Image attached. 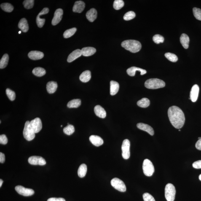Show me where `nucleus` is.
<instances>
[{
  "label": "nucleus",
  "mask_w": 201,
  "mask_h": 201,
  "mask_svg": "<svg viewBox=\"0 0 201 201\" xmlns=\"http://www.w3.org/2000/svg\"><path fill=\"white\" fill-rule=\"evenodd\" d=\"M199 180H200V181H201V174H200V175H199Z\"/></svg>",
  "instance_id": "nucleus-50"
},
{
  "label": "nucleus",
  "mask_w": 201,
  "mask_h": 201,
  "mask_svg": "<svg viewBox=\"0 0 201 201\" xmlns=\"http://www.w3.org/2000/svg\"><path fill=\"white\" fill-rule=\"evenodd\" d=\"M119 84L116 81H111L110 83V93L111 95H115L119 90Z\"/></svg>",
  "instance_id": "nucleus-22"
},
{
  "label": "nucleus",
  "mask_w": 201,
  "mask_h": 201,
  "mask_svg": "<svg viewBox=\"0 0 201 201\" xmlns=\"http://www.w3.org/2000/svg\"><path fill=\"white\" fill-rule=\"evenodd\" d=\"M166 57L170 61L175 62L177 61L178 58L177 56L173 53H167L165 54Z\"/></svg>",
  "instance_id": "nucleus-37"
},
{
  "label": "nucleus",
  "mask_w": 201,
  "mask_h": 201,
  "mask_svg": "<svg viewBox=\"0 0 201 201\" xmlns=\"http://www.w3.org/2000/svg\"><path fill=\"white\" fill-rule=\"evenodd\" d=\"M137 127L138 129L142 130L147 132L151 136L154 135V129L148 124L143 123H139L137 124Z\"/></svg>",
  "instance_id": "nucleus-14"
},
{
  "label": "nucleus",
  "mask_w": 201,
  "mask_h": 201,
  "mask_svg": "<svg viewBox=\"0 0 201 201\" xmlns=\"http://www.w3.org/2000/svg\"><path fill=\"white\" fill-rule=\"evenodd\" d=\"M136 71L140 72V75H142L146 74L147 72L146 70L136 67H132L129 68L127 70V72L129 76H135Z\"/></svg>",
  "instance_id": "nucleus-17"
},
{
  "label": "nucleus",
  "mask_w": 201,
  "mask_h": 201,
  "mask_svg": "<svg viewBox=\"0 0 201 201\" xmlns=\"http://www.w3.org/2000/svg\"><path fill=\"white\" fill-rule=\"evenodd\" d=\"M9 57L8 55L5 54L3 56L0 61V68L4 69L7 66L8 62Z\"/></svg>",
  "instance_id": "nucleus-32"
},
{
  "label": "nucleus",
  "mask_w": 201,
  "mask_h": 201,
  "mask_svg": "<svg viewBox=\"0 0 201 201\" xmlns=\"http://www.w3.org/2000/svg\"><path fill=\"white\" fill-rule=\"evenodd\" d=\"M130 142L128 139L124 140L123 142L122 150V156L125 159H127L130 156Z\"/></svg>",
  "instance_id": "nucleus-8"
},
{
  "label": "nucleus",
  "mask_w": 201,
  "mask_h": 201,
  "mask_svg": "<svg viewBox=\"0 0 201 201\" xmlns=\"http://www.w3.org/2000/svg\"><path fill=\"white\" fill-rule=\"evenodd\" d=\"M81 50L82 55L86 57L93 55L96 52V49L92 47H84Z\"/></svg>",
  "instance_id": "nucleus-24"
},
{
  "label": "nucleus",
  "mask_w": 201,
  "mask_h": 201,
  "mask_svg": "<svg viewBox=\"0 0 201 201\" xmlns=\"http://www.w3.org/2000/svg\"><path fill=\"white\" fill-rule=\"evenodd\" d=\"M201 139V137H199V138H198V139Z\"/></svg>",
  "instance_id": "nucleus-52"
},
{
  "label": "nucleus",
  "mask_w": 201,
  "mask_h": 201,
  "mask_svg": "<svg viewBox=\"0 0 201 201\" xmlns=\"http://www.w3.org/2000/svg\"><path fill=\"white\" fill-rule=\"evenodd\" d=\"M150 104V101L147 98H144L139 101L137 102V105L138 106L142 108H146L149 107Z\"/></svg>",
  "instance_id": "nucleus-31"
},
{
  "label": "nucleus",
  "mask_w": 201,
  "mask_h": 201,
  "mask_svg": "<svg viewBox=\"0 0 201 201\" xmlns=\"http://www.w3.org/2000/svg\"><path fill=\"white\" fill-rule=\"evenodd\" d=\"M199 88L197 85H194L191 88L190 93V99L193 102L197 101L198 97Z\"/></svg>",
  "instance_id": "nucleus-13"
},
{
  "label": "nucleus",
  "mask_w": 201,
  "mask_h": 201,
  "mask_svg": "<svg viewBox=\"0 0 201 201\" xmlns=\"http://www.w3.org/2000/svg\"><path fill=\"white\" fill-rule=\"evenodd\" d=\"M77 30L76 28H73L67 30L63 34V37L67 39L73 36L76 33Z\"/></svg>",
  "instance_id": "nucleus-34"
},
{
  "label": "nucleus",
  "mask_w": 201,
  "mask_h": 201,
  "mask_svg": "<svg viewBox=\"0 0 201 201\" xmlns=\"http://www.w3.org/2000/svg\"><path fill=\"white\" fill-rule=\"evenodd\" d=\"M196 147L197 149L201 151V139L198 140L197 142H196Z\"/></svg>",
  "instance_id": "nucleus-48"
},
{
  "label": "nucleus",
  "mask_w": 201,
  "mask_h": 201,
  "mask_svg": "<svg viewBox=\"0 0 201 201\" xmlns=\"http://www.w3.org/2000/svg\"><path fill=\"white\" fill-rule=\"evenodd\" d=\"M23 136L25 139L28 141H31L35 138V133L30 125V121H27L25 123Z\"/></svg>",
  "instance_id": "nucleus-4"
},
{
  "label": "nucleus",
  "mask_w": 201,
  "mask_h": 201,
  "mask_svg": "<svg viewBox=\"0 0 201 201\" xmlns=\"http://www.w3.org/2000/svg\"><path fill=\"white\" fill-rule=\"evenodd\" d=\"M34 0H25L23 2L24 7L27 9H30L33 8L34 5Z\"/></svg>",
  "instance_id": "nucleus-40"
},
{
  "label": "nucleus",
  "mask_w": 201,
  "mask_h": 201,
  "mask_svg": "<svg viewBox=\"0 0 201 201\" xmlns=\"http://www.w3.org/2000/svg\"><path fill=\"white\" fill-rule=\"evenodd\" d=\"M91 78V72L89 71H86L81 73L79 76V79L81 82H87L90 80Z\"/></svg>",
  "instance_id": "nucleus-27"
},
{
  "label": "nucleus",
  "mask_w": 201,
  "mask_h": 201,
  "mask_svg": "<svg viewBox=\"0 0 201 201\" xmlns=\"http://www.w3.org/2000/svg\"><path fill=\"white\" fill-rule=\"evenodd\" d=\"M21 31H20L19 32V34H21Z\"/></svg>",
  "instance_id": "nucleus-51"
},
{
  "label": "nucleus",
  "mask_w": 201,
  "mask_h": 201,
  "mask_svg": "<svg viewBox=\"0 0 201 201\" xmlns=\"http://www.w3.org/2000/svg\"><path fill=\"white\" fill-rule=\"evenodd\" d=\"M193 13L194 16L197 20L201 21V9L197 8H193Z\"/></svg>",
  "instance_id": "nucleus-42"
},
{
  "label": "nucleus",
  "mask_w": 201,
  "mask_h": 201,
  "mask_svg": "<svg viewBox=\"0 0 201 201\" xmlns=\"http://www.w3.org/2000/svg\"><path fill=\"white\" fill-rule=\"evenodd\" d=\"M5 161V155L3 153H0V162L1 163H4Z\"/></svg>",
  "instance_id": "nucleus-47"
},
{
  "label": "nucleus",
  "mask_w": 201,
  "mask_h": 201,
  "mask_svg": "<svg viewBox=\"0 0 201 201\" xmlns=\"http://www.w3.org/2000/svg\"><path fill=\"white\" fill-rule=\"evenodd\" d=\"M1 7L2 9L5 12H11L14 10V8L12 5L9 3H3L1 5Z\"/></svg>",
  "instance_id": "nucleus-33"
},
{
  "label": "nucleus",
  "mask_w": 201,
  "mask_h": 201,
  "mask_svg": "<svg viewBox=\"0 0 201 201\" xmlns=\"http://www.w3.org/2000/svg\"><path fill=\"white\" fill-rule=\"evenodd\" d=\"M75 128L74 126L71 124L68 125L63 129V132L65 134L68 135H71L74 133Z\"/></svg>",
  "instance_id": "nucleus-35"
},
{
  "label": "nucleus",
  "mask_w": 201,
  "mask_h": 201,
  "mask_svg": "<svg viewBox=\"0 0 201 201\" xmlns=\"http://www.w3.org/2000/svg\"><path fill=\"white\" fill-rule=\"evenodd\" d=\"M62 126H63L61 125V127H62Z\"/></svg>",
  "instance_id": "nucleus-54"
},
{
  "label": "nucleus",
  "mask_w": 201,
  "mask_h": 201,
  "mask_svg": "<svg viewBox=\"0 0 201 201\" xmlns=\"http://www.w3.org/2000/svg\"><path fill=\"white\" fill-rule=\"evenodd\" d=\"M81 100L77 99L72 100L67 104V106L69 108H78L81 106Z\"/></svg>",
  "instance_id": "nucleus-30"
},
{
  "label": "nucleus",
  "mask_w": 201,
  "mask_h": 201,
  "mask_svg": "<svg viewBox=\"0 0 201 201\" xmlns=\"http://www.w3.org/2000/svg\"><path fill=\"white\" fill-rule=\"evenodd\" d=\"M89 140L92 144L96 146H100L103 144L104 141L98 136L91 135L89 137Z\"/></svg>",
  "instance_id": "nucleus-18"
},
{
  "label": "nucleus",
  "mask_w": 201,
  "mask_h": 201,
  "mask_svg": "<svg viewBox=\"0 0 201 201\" xmlns=\"http://www.w3.org/2000/svg\"><path fill=\"white\" fill-rule=\"evenodd\" d=\"M32 73L35 76L38 77H41L46 74V71L44 68L41 67H37L34 69Z\"/></svg>",
  "instance_id": "nucleus-29"
},
{
  "label": "nucleus",
  "mask_w": 201,
  "mask_h": 201,
  "mask_svg": "<svg viewBox=\"0 0 201 201\" xmlns=\"http://www.w3.org/2000/svg\"><path fill=\"white\" fill-rule=\"evenodd\" d=\"M111 184L113 187L120 192H125L126 188L125 184L120 179L115 178L111 180Z\"/></svg>",
  "instance_id": "nucleus-7"
},
{
  "label": "nucleus",
  "mask_w": 201,
  "mask_h": 201,
  "mask_svg": "<svg viewBox=\"0 0 201 201\" xmlns=\"http://www.w3.org/2000/svg\"><path fill=\"white\" fill-rule=\"evenodd\" d=\"M153 40L155 43L159 44L164 42V39L163 37L159 34H156L153 37Z\"/></svg>",
  "instance_id": "nucleus-41"
},
{
  "label": "nucleus",
  "mask_w": 201,
  "mask_h": 201,
  "mask_svg": "<svg viewBox=\"0 0 201 201\" xmlns=\"http://www.w3.org/2000/svg\"><path fill=\"white\" fill-rule=\"evenodd\" d=\"M94 111L96 115L99 117L104 119L106 116V112L104 108L100 105L95 106Z\"/></svg>",
  "instance_id": "nucleus-20"
},
{
  "label": "nucleus",
  "mask_w": 201,
  "mask_h": 201,
  "mask_svg": "<svg viewBox=\"0 0 201 201\" xmlns=\"http://www.w3.org/2000/svg\"><path fill=\"white\" fill-rule=\"evenodd\" d=\"M15 190L19 194L24 196H31L34 193V191L33 189L24 187L21 186L15 187Z\"/></svg>",
  "instance_id": "nucleus-9"
},
{
  "label": "nucleus",
  "mask_w": 201,
  "mask_h": 201,
  "mask_svg": "<svg viewBox=\"0 0 201 201\" xmlns=\"http://www.w3.org/2000/svg\"><path fill=\"white\" fill-rule=\"evenodd\" d=\"M3 182H4V181H3L2 180H0V187H1L2 186Z\"/></svg>",
  "instance_id": "nucleus-49"
},
{
  "label": "nucleus",
  "mask_w": 201,
  "mask_h": 201,
  "mask_svg": "<svg viewBox=\"0 0 201 201\" xmlns=\"http://www.w3.org/2000/svg\"><path fill=\"white\" fill-rule=\"evenodd\" d=\"M180 42L184 48L187 49L189 47L190 39L189 37L185 34H183L180 38Z\"/></svg>",
  "instance_id": "nucleus-26"
},
{
  "label": "nucleus",
  "mask_w": 201,
  "mask_h": 201,
  "mask_svg": "<svg viewBox=\"0 0 201 201\" xmlns=\"http://www.w3.org/2000/svg\"><path fill=\"white\" fill-rule=\"evenodd\" d=\"M29 58L33 60H38L42 59L44 56L43 52L38 51H32L28 54Z\"/></svg>",
  "instance_id": "nucleus-15"
},
{
  "label": "nucleus",
  "mask_w": 201,
  "mask_h": 201,
  "mask_svg": "<svg viewBox=\"0 0 201 201\" xmlns=\"http://www.w3.org/2000/svg\"><path fill=\"white\" fill-rule=\"evenodd\" d=\"M176 194V190L173 184L168 183L165 186V195L167 201H174Z\"/></svg>",
  "instance_id": "nucleus-5"
},
{
  "label": "nucleus",
  "mask_w": 201,
  "mask_h": 201,
  "mask_svg": "<svg viewBox=\"0 0 201 201\" xmlns=\"http://www.w3.org/2000/svg\"><path fill=\"white\" fill-rule=\"evenodd\" d=\"M85 8V4L83 1H78L75 2L73 6V12L80 13L84 11Z\"/></svg>",
  "instance_id": "nucleus-16"
},
{
  "label": "nucleus",
  "mask_w": 201,
  "mask_h": 201,
  "mask_svg": "<svg viewBox=\"0 0 201 201\" xmlns=\"http://www.w3.org/2000/svg\"><path fill=\"white\" fill-rule=\"evenodd\" d=\"M142 168L143 173L147 176H151L155 171L152 163L148 159H145L143 161Z\"/></svg>",
  "instance_id": "nucleus-6"
},
{
  "label": "nucleus",
  "mask_w": 201,
  "mask_h": 201,
  "mask_svg": "<svg viewBox=\"0 0 201 201\" xmlns=\"http://www.w3.org/2000/svg\"><path fill=\"white\" fill-rule=\"evenodd\" d=\"M193 167L196 169H201V160L197 161L193 164Z\"/></svg>",
  "instance_id": "nucleus-45"
},
{
  "label": "nucleus",
  "mask_w": 201,
  "mask_h": 201,
  "mask_svg": "<svg viewBox=\"0 0 201 201\" xmlns=\"http://www.w3.org/2000/svg\"><path fill=\"white\" fill-rule=\"evenodd\" d=\"M136 14L133 11H130L127 12L124 16L123 18L126 21H129L135 18Z\"/></svg>",
  "instance_id": "nucleus-38"
},
{
  "label": "nucleus",
  "mask_w": 201,
  "mask_h": 201,
  "mask_svg": "<svg viewBox=\"0 0 201 201\" xmlns=\"http://www.w3.org/2000/svg\"><path fill=\"white\" fill-rule=\"evenodd\" d=\"M122 47L131 52H138L142 48V45L139 41L135 40H129L124 41L122 43Z\"/></svg>",
  "instance_id": "nucleus-2"
},
{
  "label": "nucleus",
  "mask_w": 201,
  "mask_h": 201,
  "mask_svg": "<svg viewBox=\"0 0 201 201\" xmlns=\"http://www.w3.org/2000/svg\"><path fill=\"white\" fill-rule=\"evenodd\" d=\"M58 87L56 82L50 81L47 83L46 85V89L48 93L50 94L55 93Z\"/></svg>",
  "instance_id": "nucleus-23"
},
{
  "label": "nucleus",
  "mask_w": 201,
  "mask_h": 201,
  "mask_svg": "<svg viewBox=\"0 0 201 201\" xmlns=\"http://www.w3.org/2000/svg\"><path fill=\"white\" fill-rule=\"evenodd\" d=\"M124 6V2L122 0H115L113 4V7L116 10L121 9Z\"/></svg>",
  "instance_id": "nucleus-36"
},
{
  "label": "nucleus",
  "mask_w": 201,
  "mask_h": 201,
  "mask_svg": "<svg viewBox=\"0 0 201 201\" xmlns=\"http://www.w3.org/2000/svg\"><path fill=\"white\" fill-rule=\"evenodd\" d=\"M97 16V11L94 8H92L88 11L86 14L88 20L91 22L94 21Z\"/></svg>",
  "instance_id": "nucleus-21"
},
{
  "label": "nucleus",
  "mask_w": 201,
  "mask_h": 201,
  "mask_svg": "<svg viewBox=\"0 0 201 201\" xmlns=\"http://www.w3.org/2000/svg\"><path fill=\"white\" fill-rule=\"evenodd\" d=\"M18 27L24 33H26L29 30L27 21L25 18H22L19 21Z\"/></svg>",
  "instance_id": "nucleus-25"
},
{
  "label": "nucleus",
  "mask_w": 201,
  "mask_h": 201,
  "mask_svg": "<svg viewBox=\"0 0 201 201\" xmlns=\"http://www.w3.org/2000/svg\"><path fill=\"white\" fill-rule=\"evenodd\" d=\"M179 131H180H180H181V130H179Z\"/></svg>",
  "instance_id": "nucleus-53"
},
{
  "label": "nucleus",
  "mask_w": 201,
  "mask_h": 201,
  "mask_svg": "<svg viewBox=\"0 0 201 201\" xmlns=\"http://www.w3.org/2000/svg\"><path fill=\"white\" fill-rule=\"evenodd\" d=\"M28 162L33 165H44L46 162L43 158L39 156H32L29 158Z\"/></svg>",
  "instance_id": "nucleus-10"
},
{
  "label": "nucleus",
  "mask_w": 201,
  "mask_h": 201,
  "mask_svg": "<svg viewBox=\"0 0 201 201\" xmlns=\"http://www.w3.org/2000/svg\"><path fill=\"white\" fill-rule=\"evenodd\" d=\"M30 125L35 133H39L42 128V124L39 118H36L30 122Z\"/></svg>",
  "instance_id": "nucleus-11"
},
{
  "label": "nucleus",
  "mask_w": 201,
  "mask_h": 201,
  "mask_svg": "<svg viewBox=\"0 0 201 201\" xmlns=\"http://www.w3.org/2000/svg\"><path fill=\"white\" fill-rule=\"evenodd\" d=\"M143 197L144 201H155L154 197L148 193H145L143 194Z\"/></svg>",
  "instance_id": "nucleus-43"
},
{
  "label": "nucleus",
  "mask_w": 201,
  "mask_h": 201,
  "mask_svg": "<svg viewBox=\"0 0 201 201\" xmlns=\"http://www.w3.org/2000/svg\"><path fill=\"white\" fill-rule=\"evenodd\" d=\"M8 139L5 135H2L0 136V143L2 145H6L8 143Z\"/></svg>",
  "instance_id": "nucleus-44"
},
{
  "label": "nucleus",
  "mask_w": 201,
  "mask_h": 201,
  "mask_svg": "<svg viewBox=\"0 0 201 201\" xmlns=\"http://www.w3.org/2000/svg\"><path fill=\"white\" fill-rule=\"evenodd\" d=\"M6 95H7L9 100L12 101L15 100L16 95L15 92L14 91L9 88H7L6 89Z\"/></svg>",
  "instance_id": "nucleus-39"
},
{
  "label": "nucleus",
  "mask_w": 201,
  "mask_h": 201,
  "mask_svg": "<svg viewBox=\"0 0 201 201\" xmlns=\"http://www.w3.org/2000/svg\"><path fill=\"white\" fill-rule=\"evenodd\" d=\"M82 55L81 50L80 49H77V50L73 51L68 56V59H67V61L69 62V63H71V62L74 61Z\"/></svg>",
  "instance_id": "nucleus-19"
},
{
  "label": "nucleus",
  "mask_w": 201,
  "mask_h": 201,
  "mask_svg": "<svg viewBox=\"0 0 201 201\" xmlns=\"http://www.w3.org/2000/svg\"><path fill=\"white\" fill-rule=\"evenodd\" d=\"M168 114L171 123L175 128L180 129L183 126L185 121L184 114L179 107L176 106L171 107Z\"/></svg>",
  "instance_id": "nucleus-1"
},
{
  "label": "nucleus",
  "mask_w": 201,
  "mask_h": 201,
  "mask_svg": "<svg viewBox=\"0 0 201 201\" xmlns=\"http://www.w3.org/2000/svg\"><path fill=\"white\" fill-rule=\"evenodd\" d=\"M87 165L84 164H81L78 168V175L79 177H84L87 173Z\"/></svg>",
  "instance_id": "nucleus-28"
},
{
  "label": "nucleus",
  "mask_w": 201,
  "mask_h": 201,
  "mask_svg": "<svg viewBox=\"0 0 201 201\" xmlns=\"http://www.w3.org/2000/svg\"><path fill=\"white\" fill-rule=\"evenodd\" d=\"M47 201H66L64 199L62 198H51L48 199Z\"/></svg>",
  "instance_id": "nucleus-46"
},
{
  "label": "nucleus",
  "mask_w": 201,
  "mask_h": 201,
  "mask_svg": "<svg viewBox=\"0 0 201 201\" xmlns=\"http://www.w3.org/2000/svg\"><path fill=\"white\" fill-rule=\"evenodd\" d=\"M164 81L157 78H152L147 80L145 83V87L149 89H157L165 87Z\"/></svg>",
  "instance_id": "nucleus-3"
},
{
  "label": "nucleus",
  "mask_w": 201,
  "mask_h": 201,
  "mask_svg": "<svg viewBox=\"0 0 201 201\" xmlns=\"http://www.w3.org/2000/svg\"><path fill=\"white\" fill-rule=\"evenodd\" d=\"M63 15V11L61 8L57 9L55 11L53 18L52 24L53 25H56L61 21L62 16Z\"/></svg>",
  "instance_id": "nucleus-12"
}]
</instances>
